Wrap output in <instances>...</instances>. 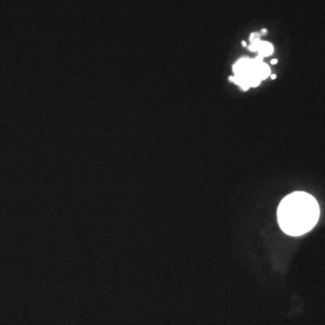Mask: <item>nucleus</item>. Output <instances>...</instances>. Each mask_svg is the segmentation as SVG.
Listing matches in <instances>:
<instances>
[{"mask_svg":"<svg viewBox=\"0 0 325 325\" xmlns=\"http://www.w3.org/2000/svg\"><path fill=\"white\" fill-rule=\"evenodd\" d=\"M277 218L284 232L300 236L308 232L318 221L319 206L312 195L296 192L282 200L277 210Z\"/></svg>","mask_w":325,"mask_h":325,"instance_id":"1","label":"nucleus"},{"mask_svg":"<svg viewBox=\"0 0 325 325\" xmlns=\"http://www.w3.org/2000/svg\"><path fill=\"white\" fill-rule=\"evenodd\" d=\"M258 53L259 56H261L263 58L264 57H269L273 53V46L267 42V41H260V45H259V49H258Z\"/></svg>","mask_w":325,"mask_h":325,"instance_id":"2","label":"nucleus"},{"mask_svg":"<svg viewBox=\"0 0 325 325\" xmlns=\"http://www.w3.org/2000/svg\"><path fill=\"white\" fill-rule=\"evenodd\" d=\"M269 76H270V68L266 64L261 63L260 64V80H265Z\"/></svg>","mask_w":325,"mask_h":325,"instance_id":"3","label":"nucleus"},{"mask_svg":"<svg viewBox=\"0 0 325 325\" xmlns=\"http://www.w3.org/2000/svg\"><path fill=\"white\" fill-rule=\"evenodd\" d=\"M259 45H260V40H258V41H254V42H250V45H248V49L249 51H252V52H258V49H259Z\"/></svg>","mask_w":325,"mask_h":325,"instance_id":"4","label":"nucleus"},{"mask_svg":"<svg viewBox=\"0 0 325 325\" xmlns=\"http://www.w3.org/2000/svg\"><path fill=\"white\" fill-rule=\"evenodd\" d=\"M259 37H260V34L259 33H253V34H250L249 40H250V42H254V41H258Z\"/></svg>","mask_w":325,"mask_h":325,"instance_id":"5","label":"nucleus"},{"mask_svg":"<svg viewBox=\"0 0 325 325\" xmlns=\"http://www.w3.org/2000/svg\"><path fill=\"white\" fill-rule=\"evenodd\" d=\"M277 63H278L277 59H272V60H271V64H272V65H273V64H277Z\"/></svg>","mask_w":325,"mask_h":325,"instance_id":"6","label":"nucleus"},{"mask_svg":"<svg viewBox=\"0 0 325 325\" xmlns=\"http://www.w3.org/2000/svg\"><path fill=\"white\" fill-rule=\"evenodd\" d=\"M242 46H243V47H246V48L248 47V45H247V42H244V41H242Z\"/></svg>","mask_w":325,"mask_h":325,"instance_id":"7","label":"nucleus"},{"mask_svg":"<svg viewBox=\"0 0 325 325\" xmlns=\"http://www.w3.org/2000/svg\"><path fill=\"white\" fill-rule=\"evenodd\" d=\"M270 76H271V78H272V80H275V78H276V75H270Z\"/></svg>","mask_w":325,"mask_h":325,"instance_id":"8","label":"nucleus"}]
</instances>
